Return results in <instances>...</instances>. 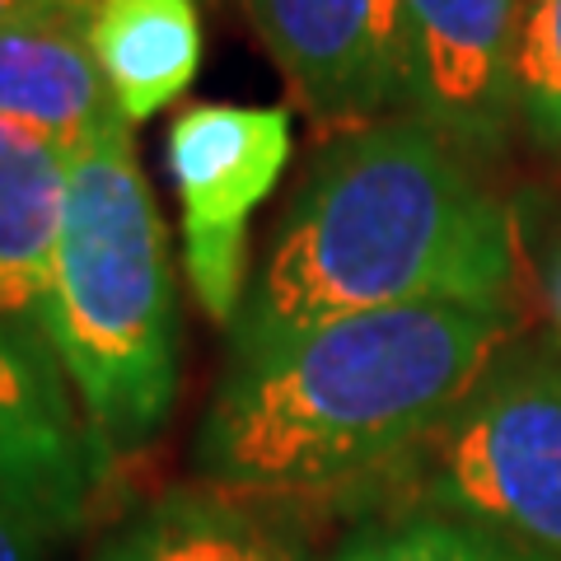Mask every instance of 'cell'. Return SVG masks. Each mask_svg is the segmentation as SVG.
Here are the masks:
<instances>
[{
  "label": "cell",
  "instance_id": "6da1fadb",
  "mask_svg": "<svg viewBox=\"0 0 561 561\" xmlns=\"http://www.w3.org/2000/svg\"><path fill=\"white\" fill-rule=\"evenodd\" d=\"M515 230L472 160L412 117H379L313 154L230 328V360L351 313L511 309Z\"/></svg>",
  "mask_w": 561,
  "mask_h": 561
},
{
  "label": "cell",
  "instance_id": "7a4b0ae2",
  "mask_svg": "<svg viewBox=\"0 0 561 561\" xmlns=\"http://www.w3.org/2000/svg\"><path fill=\"white\" fill-rule=\"evenodd\" d=\"M511 309L351 313L225 365L197 472L225 496H332L402 472L505 351Z\"/></svg>",
  "mask_w": 561,
  "mask_h": 561
},
{
  "label": "cell",
  "instance_id": "3957f363",
  "mask_svg": "<svg viewBox=\"0 0 561 561\" xmlns=\"http://www.w3.org/2000/svg\"><path fill=\"white\" fill-rule=\"evenodd\" d=\"M47 342L108 463L164 431L183 389V309L127 122L70 150Z\"/></svg>",
  "mask_w": 561,
  "mask_h": 561
},
{
  "label": "cell",
  "instance_id": "277c9868",
  "mask_svg": "<svg viewBox=\"0 0 561 561\" xmlns=\"http://www.w3.org/2000/svg\"><path fill=\"white\" fill-rule=\"evenodd\" d=\"M398 478L408 511L561 561V342L505 346Z\"/></svg>",
  "mask_w": 561,
  "mask_h": 561
},
{
  "label": "cell",
  "instance_id": "5b68a950",
  "mask_svg": "<svg viewBox=\"0 0 561 561\" xmlns=\"http://www.w3.org/2000/svg\"><path fill=\"white\" fill-rule=\"evenodd\" d=\"M290 164V113L197 103L169 127V173L183 206V267L210 323L234 328L249 276V220Z\"/></svg>",
  "mask_w": 561,
  "mask_h": 561
},
{
  "label": "cell",
  "instance_id": "8992f818",
  "mask_svg": "<svg viewBox=\"0 0 561 561\" xmlns=\"http://www.w3.org/2000/svg\"><path fill=\"white\" fill-rule=\"evenodd\" d=\"M103 468L51 342L0 313V501L57 538L84 524Z\"/></svg>",
  "mask_w": 561,
  "mask_h": 561
},
{
  "label": "cell",
  "instance_id": "52a82bcc",
  "mask_svg": "<svg viewBox=\"0 0 561 561\" xmlns=\"http://www.w3.org/2000/svg\"><path fill=\"white\" fill-rule=\"evenodd\" d=\"M519 0H402V103L472 164L496 154L515 127Z\"/></svg>",
  "mask_w": 561,
  "mask_h": 561
},
{
  "label": "cell",
  "instance_id": "ba28073f",
  "mask_svg": "<svg viewBox=\"0 0 561 561\" xmlns=\"http://www.w3.org/2000/svg\"><path fill=\"white\" fill-rule=\"evenodd\" d=\"M290 94L332 136L402 103V0H249Z\"/></svg>",
  "mask_w": 561,
  "mask_h": 561
},
{
  "label": "cell",
  "instance_id": "9c48e42d",
  "mask_svg": "<svg viewBox=\"0 0 561 561\" xmlns=\"http://www.w3.org/2000/svg\"><path fill=\"white\" fill-rule=\"evenodd\" d=\"M90 14H57L0 28V122L80 150L99 131L127 122L90 51Z\"/></svg>",
  "mask_w": 561,
  "mask_h": 561
},
{
  "label": "cell",
  "instance_id": "30bf717a",
  "mask_svg": "<svg viewBox=\"0 0 561 561\" xmlns=\"http://www.w3.org/2000/svg\"><path fill=\"white\" fill-rule=\"evenodd\" d=\"M70 187V154L0 122V313L47 337L51 257Z\"/></svg>",
  "mask_w": 561,
  "mask_h": 561
},
{
  "label": "cell",
  "instance_id": "8fae6325",
  "mask_svg": "<svg viewBox=\"0 0 561 561\" xmlns=\"http://www.w3.org/2000/svg\"><path fill=\"white\" fill-rule=\"evenodd\" d=\"M84 33L127 127L183 99L202 66L197 0H94Z\"/></svg>",
  "mask_w": 561,
  "mask_h": 561
},
{
  "label": "cell",
  "instance_id": "7c38bea8",
  "mask_svg": "<svg viewBox=\"0 0 561 561\" xmlns=\"http://www.w3.org/2000/svg\"><path fill=\"white\" fill-rule=\"evenodd\" d=\"M94 561H309V552L239 496L179 486L136 505Z\"/></svg>",
  "mask_w": 561,
  "mask_h": 561
},
{
  "label": "cell",
  "instance_id": "4fadbf2b",
  "mask_svg": "<svg viewBox=\"0 0 561 561\" xmlns=\"http://www.w3.org/2000/svg\"><path fill=\"white\" fill-rule=\"evenodd\" d=\"M323 561H534L491 534L435 511H402L346 534Z\"/></svg>",
  "mask_w": 561,
  "mask_h": 561
},
{
  "label": "cell",
  "instance_id": "5bb4252c",
  "mask_svg": "<svg viewBox=\"0 0 561 561\" xmlns=\"http://www.w3.org/2000/svg\"><path fill=\"white\" fill-rule=\"evenodd\" d=\"M511 99L534 146L561 154V0H519Z\"/></svg>",
  "mask_w": 561,
  "mask_h": 561
},
{
  "label": "cell",
  "instance_id": "9a60e30c",
  "mask_svg": "<svg viewBox=\"0 0 561 561\" xmlns=\"http://www.w3.org/2000/svg\"><path fill=\"white\" fill-rule=\"evenodd\" d=\"M47 534L33 519H24L20 511H10L0 501V561H43L47 557Z\"/></svg>",
  "mask_w": 561,
  "mask_h": 561
},
{
  "label": "cell",
  "instance_id": "2e32d148",
  "mask_svg": "<svg viewBox=\"0 0 561 561\" xmlns=\"http://www.w3.org/2000/svg\"><path fill=\"white\" fill-rule=\"evenodd\" d=\"M94 0H0V28L57 20V14H90Z\"/></svg>",
  "mask_w": 561,
  "mask_h": 561
},
{
  "label": "cell",
  "instance_id": "e0dca14e",
  "mask_svg": "<svg viewBox=\"0 0 561 561\" xmlns=\"http://www.w3.org/2000/svg\"><path fill=\"white\" fill-rule=\"evenodd\" d=\"M552 313H557V323H561V257H557V267H552Z\"/></svg>",
  "mask_w": 561,
  "mask_h": 561
}]
</instances>
